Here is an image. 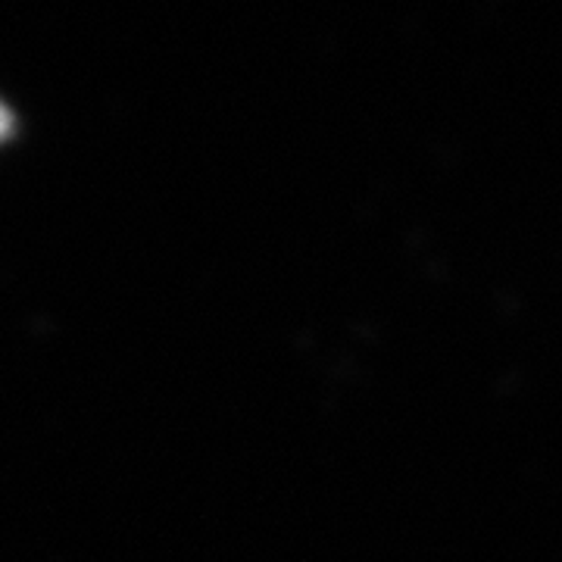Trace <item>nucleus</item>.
Returning a JSON list of instances; mask_svg holds the SVG:
<instances>
[{
  "mask_svg": "<svg viewBox=\"0 0 562 562\" xmlns=\"http://www.w3.org/2000/svg\"><path fill=\"white\" fill-rule=\"evenodd\" d=\"M13 132H16V116H13V110L7 103L0 101V144L13 138Z\"/></svg>",
  "mask_w": 562,
  "mask_h": 562,
  "instance_id": "nucleus-1",
  "label": "nucleus"
}]
</instances>
